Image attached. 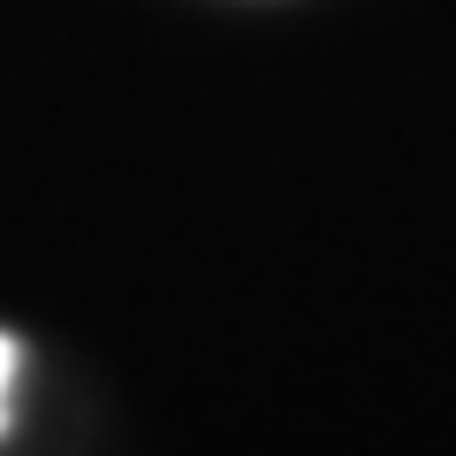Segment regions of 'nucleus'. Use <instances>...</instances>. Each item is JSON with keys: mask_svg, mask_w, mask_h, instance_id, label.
Returning <instances> with one entry per match:
<instances>
[{"mask_svg": "<svg viewBox=\"0 0 456 456\" xmlns=\"http://www.w3.org/2000/svg\"><path fill=\"white\" fill-rule=\"evenodd\" d=\"M14 368H20V347L0 334V436H7V409H14Z\"/></svg>", "mask_w": 456, "mask_h": 456, "instance_id": "nucleus-1", "label": "nucleus"}]
</instances>
